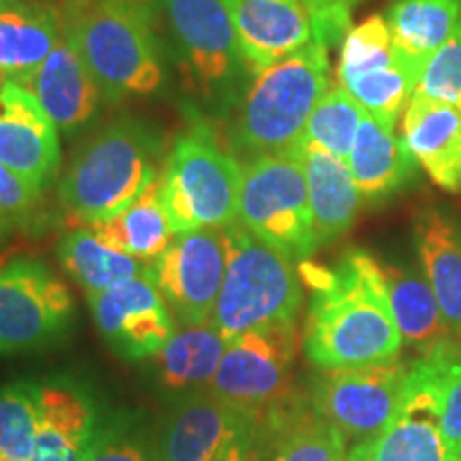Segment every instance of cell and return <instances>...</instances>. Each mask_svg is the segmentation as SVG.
Masks as SVG:
<instances>
[{
  "label": "cell",
  "mask_w": 461,
  "mask_h": 461,
  "mask_svg": "<svg viewBox=\"0 0 461 461\" xmlns=\"http://www.w3.org/2000/svg\"><path fill=\"white\" fill-rule=\"evenodd\" d=\"M299 272L312 288L303 353L314 367H361L400 357L402 336L376 258L348 250L331 267L302 261Z\"/></svg>",
  "instance_id": "6da1fadb"
},
{
  "label": "cell",
  "mask_w": 461,
  "mask_h": 461,
  "mask_svg": "<svg viewBox=\"0 0 461 461\" xmlns=\"http://www.w3.org/2000/svg\"><path fill=\"white\" fill-rule=\"evenodd\" d=\"M165 60L188 95L216 118L233 112L252 75L241 60L224 0H146Z\"/></svg>",
  "instance_id": "7a4b0ae2"
},
{
  "label": "cell",
  "mask_w": 461,
  "mask_h": 461,
  "mask_svg": "<svg viewBox=\"0 0 461 461\" xmlns=\"http://www.w3.org/2000/svg\"><path fill=\"white\" fill-rule=\"evenodd\" d=\"M62 20L103 99L163 88L165 54L146 0H67Z\"/></svg>",
  "instance_id": "3957f363"
},
{
  "label": "cell",
  "mask_w": 461,
  "mask_h": 461,
  "mask_svg": "<svg viewBox=\"0 0 461 461\" xmlns=\"http://www.w3.org/2000/svg\"><path fill=\"white\" fill-rule=\"evenodd\" d=\"M163 160V137L141 120L124 118L107 124L75 152L58 197L75 221H107L140 199L157 182Z\"/></svg>",
  "instance_id": "277c9868"
},
{
  "label": "cell",
  "mask_w": 461,
  "mask_h": 461,
  "mask_svg": "<svg viewBox=\"0 0 461 461\" xmlns=\"http://www.w3.org/2000/svg\"><path fill=\"white\" fill-rule=\"evenodd\" d=\"M330 90V48L312 41L252 77L235 107L230 148L240 154H293L316 103Z\"/></svg>",
  "instance_id": "5b68a950"
},
{
  "label": "cell",
  "mask_w": 461,
  "mask_h": 461,
  "mask_svg": "<svg viewBox=\"0 0 461 461\" xmlns=\"http://www.w3.org/2000/svg\"><path fill=\"white\" fill-rule=\"evenodd\" d=\"M241 163L221 148L216 131L194 115L177 135L158 176V194L173 233L224 229L238 221Z\"/></svg>",
  "instance_id": "8992f818"
},
{
  "label": "cell",
  "mask_w": 461,
  "mask_h": 461,
  "mask_svg": "<svg viewBox=\"0 0 461 461\" xmlns=\"http://www.w3.org/2000/svg\"><path fill=\"white\" fill-rule=\"evenodd\" d=\"M297 322L258 327L229 339L210 391L255 428L280 423L308 402L295 393Z\"/></svg>",
  "instance_id": "52a82bcc"
},
{
  "label": "cell",
  "mask_w": 461,
  "mask_h": 461,
  "mask_svg": "<svg viewBox=\"0 0 461 461\" xmlns=\"http://www.w3.org/2000/svg\"><path fill=\"white\" fill-rule=\"evenodd\" d=\"M227 272L214 316L227 339L258 327L297 322L302 308V282L291 258L276 250L244 224L224 227Z\"/></svg>",
  "instance_id": "ba28073f"
},
{
  "label": "cell",
  "mask_w": 461,
  "mask_h": 461,
  "mask_svg": "<svg viewBox=\"0 0 461 461\" xmlns=\"http://www.w3.org/2000/svg\"><path fill=\"white\" fill-rule=\"evenodd\" d=\"M238 222L291 261L314 255L319 244L297 154H265L241 163Z\"/></svg>",
  "instance_id": "9c48e42d"
},
{
  "label": "cell",
  "mask_w": 461,
  "mask_h": 461,
  "mask_svg": "<svg viewBox=\"0 0 461 461\" xmlns=\"http://www.w3.org/2000/svg\"><path fill=\"white\" fill-rule=\"evenodd\" d=\"M73 325L71 293L48 265L34 258L0 265V357L48 348Z\"/></svg>",
  "instance_id": "30bf717a"
},
{
  "label": "cell",
  "mask_w": 461,
  "mask_h": 461,
  "mask_svg": "<svg viewBox=\"0 0 461 461\" xmlns=\"http://www.w3.org/2000/svg\"><path fill=\"white\" fill-rule=\"evenodd\" d=\"M411 367V361L397 357L372 366L321 370L310 387V408L331 423L346 442L372 440L393 417Z\"/></svg>",
  "instance_id": "8fae6325"
},
{
  "label": "cell",
  "mask_w": 461,
  "mask_h": 461,
  "mask_svg": "<svg viewBox=\"0 0 461 461\" xmlns=\"http://www.w3.org/2000/svg\"><path fill=\"white\" fill-rule=\"evenodd\" d=\"M224 272L227 240L224 229L214 227L177 233L163 255L149 263V274L182 325L212 321Z\"/></svg>",
  "instance_id": "7c38bea8"
},
{
  "label": "cell",
  "mask_w": 461,
  "mask_h": 461,
  "mask_svg": "<svg viewBox=\"0 0 461 461\" xmlns=\"http://www.w3.org/2000/svg\"><path fill=\"white\" fill-rule=\"evenodd\" d=\"M86 297L96 330L120 359H152L176 333V321L149 269L107 291L86 293Z\"/></svg>",
  "instance_id": "4fadbf2b"
},
{
  "label": "cell",
  "mask_w": 461,
  "mask_h": 461,
  "mask_svg": "<svg viewBox=\"0 0 461 461\" xmlns=\"http://www.w3.org/2000/svg\"><path fill=\"white\" fill-rule=\"evenodd\" d=\"M440 406V359L412 361L402 400L376 438V461H451Z\"/></svg>",
  "instance_id": "5bb4252c"
},
{
  "label": "cell",
  "mask_w": 461,
  "mask_h": 461,
  "mask_svg": "<svg viewBox=\"0 0 461 461\" xmlns=\"http://www.w3.org/2000/svg\"><path fill=\"white\" fill-rule=\"evenodd\" d=\"M0 163L41 193L60 167L56 124L37 96L11 79L0 90Z\"/></svg>",
  "instance_id": "9a60e30c"
},
{
  "label": "cell",
  "mask_w": 461,
  "mask_h": 461,
  "mask_svg": "<svg viewBox=\"0 0 461 461\" xmlns=\"http://www.w3.org/2000/svg\"><path fill=\"white\" fill-rule=\"evenodd\" d=\"M224 5L252 77L314 41L310 11L302 0H224Z\"/></svg>",
  "instance_id": "2e32d148"
},
{
  "label": "cell",
  "mask_w": 461,
  "mask_h": 461,
  "mask_svg": "<svg viewBox=\"0 0 461 461\" xmlns=\"http://www.w3.org/2000/svg\"><path fill=\"white\" fill-rule=\"evenodd\" d=\"M103 412L88 387L71 376L39 380L32 461H86Z\"/></svg>",
  "instance_id": "e0dca14e"
},
{
  "label": "cell",
  "mask_w": 461,
  "mask_h": 461,
  "mask_svg": "<svg viewBox=\"0 0 461 461\" xmlns=\"http://www.w3.org/2000/svg\"><path fill=\"white\" fill-rule=\"evenodd\" d=\"M24 86L65 135H73L90 124L103 101L99 84L79 56L67 28L51 54Z\"/></svg>",
  "instance_id": "ac0fdd59"
},
{
  "label": "cell",
  "mask_w": 461,
  "mask_h": 461,
  "mask_svg": "<svg viewBox=\"0 0 461 461\" xmlns=\"http://www.w3.org/2000/svg\"><path fill=\"white\" fill-rule=\"evenodd\" d=\"M380 267L402 346L411 350V361L459 350L461 339L448 327L428 278L414 267L393 263H380Z\"/></svg>",
  "instance_id": "d6986e66"
},
{
  "label": "cell",
  "mask_w": 461,
  "mask_h": 461,
  "mask_svg": "<svg viewBox=\"0 0 461 461\" xmlns=\"http://www.w3.org/2000/svg\"><path fill=\"white\" fill-rule=\"evenodd\" d=\"M402 140L447 193H461V112L414 92L402 113Z\"/></svg>",
  "instance_id": "ffe728a7"
},
{
  "label": "cell",
  "mask_w": 461,
  "mask_h": 461,
  "mask_svg": "<svg viewBox=\"0 0 461 461\" xmlns=\"http://www.w3.org/2000/svg\"><path fill=\"white\" fill-rule=\"evenodd\" d=\"M238 412L210 389L171 402L158 431V461H210L216 448L241 423Z\"/></svg>",
  "instance_id": "44dd1931"
},
{
  "label": "cell",
  "mask_w": 461,
  "mask_h": 461,
  "mask_svg": "<svg viewBox=\"0 0 461 461\" xmlns=\"http://www.w3.org/2000/svg\"><path fill=\"white\" fill-rule=\"evenodd\" d=\"M293 154L302 158L305 171L316 244L325 246L353 227L361 194L344 158L303 140Z\"/></svg>",
  "instance_id": "7402d4cb"
},
{
  "label": "cell",
  "mask_w": 461,
  "mask_h": 461,
  "mask_svg": "<svg viewBox=\"0 0 461 461\" xmlns=\"http://www.w3.org/2000/svg\"><path fill=\"white\" fill-rule=\"evenodd\" d=\"M348 169L361 201L378 203L406 186L417 173V160L402 137L384 129L372 115H363L353 149L348 154Z\"/></svg>",
  "instance_id": "603a6c76"
},
{
  "label": "cell",
  "mask_w": 461,
  "mask_h": 461,
  "mask_svg": "<svg viewBox=\"0 0 461 461\" xmlns=\"http://www.w3.org/2000/svg\"><path fill=\"white\" fill-rule=\"evenodd\" d=\"M65 32V20L48 3H17L0 9V68L24 86Z\"/></svg>",
  "instance_id": "cb8c5ba5"
},
{
  "label": "cell",
  "mask_w": 461,
  "mask_h": 461,
  "mask_svg": "<svg viewBox=\"0 0 461 461\" xmlns=\"http://www.w3.org/2000/svg\"><path fill=\"white\" fill-rule=\"evenodd\" d=\"M229 339L214 321L182 325L163 350L154 357L160 389L171 402L184 395L207 391L214 383Z\"/></svg>",
  "instance_id": "d4e9b609"
},
{
  "label": "cell",
  "mask_w": 461,
  "mask_h": 461,
  "mask_svg": "<svg viewBox=\"0 0 461 461\" xmlns=\"http://www.w3.org/2000/svg\"><path fill=\"white\" fill-rule=\"evenodd\" d=\"M414 244L442 314L461 339V224L438 210L420 212Z\"/></svg>",
  "instance_id": "484cf974"
},
{
  "label": "cell",
  "mask_w": 461,
  "mask_h": 461,
  "mask_svg": "<svg viewBox=\"0 0 461 461\" xmlns=\"http://www.w3.org/2000/svg\"><path fill=\"white\" fill-rule=\"evenodd\" d=\"M387 24L397 54L423 71L429 56L461 28V0H397Z\"/></svg>",
  "instance_id": "4316f807"
},
{
  "label": "cell",
  "mask_w": 461,
  "mask_h": 461,
  "mask_svg": "<svg viewBox=\"0 0 461 461\" xmlns=\"http://www.w3.org/2000/svg\"><path fill=\"white\" fill-rule=\"evenodd\" d=\"M255 461H342L348 445L310 402L278 425L255 428Z\"/></svg>",
  "instance_id": "83f0119b"
},
{
  "label": "cell",
  "mask_w": 461,
  "mask_h": 461,
  "mask_svg": "<svg viewBox=\"0 0 461 461\" xmlns=\"http://www.w3.org/2000/svg\"><path fill=\"white\" fill-rule=\"evenodd\" d=\"M86 229L95 233L103 244L141 261L158 258L176 238L165 207L160 203L158 180L149 184L141 197L132 201L120 214L92 222Z\"/></svg>",
  "instance_id": "f1b7e54d"
},
{
  "label": "cell",
  "mask_w": 461,
  "mask_h": 461,
  "mask_svg": "<svg viewBox=\"0 0 461 461\" xmlns=\"http://www.w3.org/2000/svg\"><path fill=\"white\" fill-rule=\"evenodd\" d=\"M58 258L65 272L86 293H101L146 274L152 261H141L103 244L88 229L67 233L58 244Z\"/></svg>",
  "instance_id": "f546056e"
},
{
  "label": "cell",
  "mask_w": 461,
  "mask_h": 461,
  "mask_svg": "<svg viewBox=\"0 0 461 461\" xmlns=\"http://www.w3.org/2000/svg\"><path fill=\"white\" fill-rule=\"evenodd\" d=\"M397 54V51H395ZM420 68L412 62L403 60L397 54L393 65L363 73L359 77L339 84L353 99L359 103L363 112L372 115L384 129L393 131L397 118L403 113L408 101L417 90Z\"/></svg>",
  "instance_id": "4dcf8cb0"
},
{
  "label": "cell",
  "mask_w": 461,
  "mask_h": 461,
  "mask_svg": "<svg viewBox=\"0 0 461 461\" xmlns=\"http://www.w3.org/2000/svg\"><path fill=\"white\" fill-rule=\"evenodd\" d=\"M39 380L0 387V461H32L37 445Z\"/></svg>",
  "instance_id": "1f68e13d"
},
{
  "label": "cell",
  "mask_w": 461,
  "mask_h": 461,
  "mask_svg": "<svg viewBox=\"0 0 461 461\" xmlns=\"http://www.w3.org/2000/svg\"><path fill=\"white\" fill-rule=\"evenodd\" d=\"M86 461H158V440L141 412H103Z\"/></svg>",
  "instance_id": "d6a6232c"
},
{
  "label": "cell",
  "mask_w": 461,
  "mask_h": 461,
  "mask_svg": "<svg viewBox=\"0 0 461 461\" xmlns=\"http://www.w3.org/2000/svg\"><path fill=\"white\" fill-rule=\"evenodd\" d=\"M363 115H366V112H363L359 103L342 86H336V88L327 90L321 96V101L316 103L302 140L316 143L327 152L348 160Z\"/></svg>",
  "instance_id": "836d02e7"
},
{
  "label": "cell",
  "mask_w": 461,
  "mask_h": 461,
  "mask_svg": "<svg viewBox=\"0 0 461 461\" xmlns=\"http://www.w3.org/2000/svg\"><path fill=\"white\" fill-rule=\"evenodd\" d=\"M395 60L397 54L387 17L372 15L359 26L350 28V32L346 34L342 41V56H339L338 82L344 84L363 73L393 65Z\"/></svg>",
  "instance_id": "e575fe53"
},
{
  "label": "cell",
  "mask_w": 461,
  "mask_h": 461,
  "mask_svg": "<svg viewBox=\"0 0 461 461\" xmlns=\"http://www.w3.org/2000/svg\"><path fill=\"white\" fill-rule=\"evenodd\" d=\"M414 92L461 112V28L429 56Z\"/></svg>",
  "instance_id": "d590c367"
},
{
  "label": "cell",
  "mask_w": 461,
  "mask_h": 461,
  "mask_svg": "<svg viewBox=\"0 0 461 461\" xmlns=\"http://www.w3.org/2000/svg\"><path fill=\"white\" fill-rule=\"evenodd\" d=\"M440 359V419L448 457L461 461V348L436 355Z\"/></svg>",
  "instance_id": "8d00e7d4"
},
{
  "label": "cell",
  "mask_w": 461,
  "mask_h": 461,
  "mask_svg": "<svg viewBox=\"0 0 461 461\" xmlns=\"http://www.w3.org/2000/svg\"><path fill=\"white\" fill-rule=\"evenodd\" d=\"M310 11L314 41L333 48L350 32V9L357 0H302Z\"/></svg>",
  "instance_id": "74e56055"
},
{
  "label": "cell",
  "mask_w": 461,
  "mask_h": 461,
  "mask_svg": "<svg viewBox=\"0 0 461 461\" xmlns=\"http://www.w3.org/2000/svg\"><path fill=\"white\" fill-rule=\"evenodd\" d=\"M39 199H41V190L0 163V212L9 216L11 222L28 218Z\"/></svg>",
  "instance_id": "f35d334b"
},
{
  "label": "cell",
  "mask_w": 461,
  "mask_h": 461,
  "mask_svg": "<svg viewBox=\"0 0 461 461\" xmlns=\"http://www.w3.org/2000/svg\"><path fill=\"white\" fill-rule=\"evenodd\" d=\"M255 425L241 420L238 428L224 438L210 461H255Z\"/></svg>",
  "instance_id": "ab89813d"
},
{
  "label": "cell",
  "mask_w": 461,
  "mask_h": 461,
  "mask_svg": "<svg viewBox=\"0 0 461 461\" xmlns=\"http://www.w3.org/2000/svg\"><path fill=\"white\" fill-rule=\"evenodd\" d=\"M348 451L353 453L355 461H376V438L357 442V445L350 447Z\"/></svg>",
  "instance_id": "60d3db41"
},
{
  "label": "cell",
  "mask_w": 461,
  "mask_h": 461,
  "mask_svg": "<svg viewBox=\"0 0 461 461\" xmlns=\"http://www.w3.org/2000/svg\"><path fill=\"white\" fill-rule=\"evenodd\" d=\"M11 224H14V222H11V218L5 216L3 212H0V238H3V235L11 229Z\"/></svg>",
  "instance_id": "b9f144b4"
},
{
  "label": "cell",
  "mask_w": 461,
  "mask_h": 461,
  "mask_svg": "<svg viewBox=\"0 0 461 461\" xmlns=\"http://www.w3.org/2000/svg\"><path fill=\"white\" fill-rule=\"evenodd\" d=\"M14 3H17V0H0V9L9 7V5H14Z\"/></svg>",
  "instance_id": "7bdbcfd3"
},
{
  "label": "cell",
  "mask_w": 461,
  "mask_h": 461,
  "mask_svg": "<svg viewBox=\"0 0 461 461\" xmlns=\"http://www.w3.org/2000/svg\"><path fill=\"white\" fill-rule=\"evenodd\" d=\"M342 461H355V459H353V453H350V451H346V457H344Z\"/></svg>",
  "instance_id": "ee69618b"
}]
</instances>
